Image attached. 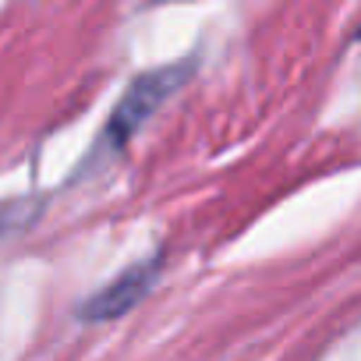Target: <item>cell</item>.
<instances>
[{
	"instance_id": "6da1fadb",
	"label": "cell",
	"mask_w": 361,
	"mask_h": 361,
	"mask_svg": "<svg viewBox=\"0 0 361 361\" xmlns=\"http://www.w3.org/2000/svg\"><path fill=\"white\" fill-rule=\"evenodd\" d=\"M195 61H177V64H166V68H156V71H145L138 75L128 92L121 96V103L114 106L106 128H103V145L106 149H121L128 145V138L159 110L163 99H170L180 85L188 82Z\"/></svg>"
},
{
	"instance_id": "7a4b0ae2",
	"label": "cell",
	"mask_w": 361,
	"mask_h": 361,
	"mask_svg": "<svg viewBox=\"0 0 361 361\" xmlns=\"http://www.w3.org/2000/svg\"><path fill=\"white\" fill-rule=\"evenodd\" d=\"M159 276V259H149V262H138L131 269H124L117 280H110L103 290H96L85 305H82V319L89 322H106V319H117L124 312H131L156 283Z\"/></svg>"
}]
</instances>
